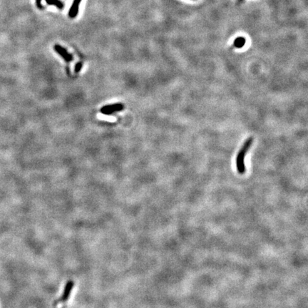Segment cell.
<instances>
[{
    "mask_svg": "<svg viewBox=\"0 0 308 308\" xmlns=\"http://www.w3.org/2000/svg\"><path fill=\"white\" fill-rule=\"evenodd\" d=\"M82 0H74L69 12V17L71 19H74L79 14V9Z\"/></svg>",
    "mask_w": 308,
    "mask_h": 308,
    "instance_id": "cell-5",
    "label": "cell"
},
{
    "mask_svg": "<svg viewBox=\"0 0 308 308\" xmlns=\"http://www.w3.org/2000/svg\"><path fill=\"white\" fill-rule=\"evenodd\" d=\"M42 0H36L37 7H38V9H41L43 8V5L42 4Z\"/></svg>",
    "mask_w": 308,
    "mask_h": 308,
    "instance_id": "cell-9",
    "label": "cell"
},
{
    "mask_svg": "<svg viewBox=\"0 0 308 308\" xmlns=\"http://www.w3.org/2000/svg\"><path fill=\"white\" fill-rule=\"evenodd\" d=\"M245 44H246V39L243 37H238L234 42L235 47L237 48L243 47Z\"/></svg>",
    "mask_w": 308,
    "mask_h": 308,
    "instance_id": "cell-7",
    "label": "cell"
},
{
    "mask_svg": "<svg viewBox=\"0 0 308 308\" xmlns=\"http://www.w3.org/2000/svg\"><path fill=\"white\" fill-rule=\"evenodd\" d=\"M48 5H54L59 9H63L64 8V4L60 0H45Z\"/></svg>",
    "mask_w": 308,
    "mask_h": 308,
    "instance_id": "cell-6",
    "label": "cell"
},
{
    "mask_svg": "<svg viewBox=\"0 0 308 308\" xmlns=\"http://www.w3.org/2000/svg\"><path fill=\"white\" fill-rule=\"evenodd\" d=\"M74 282H73L72 280H70V281L68 282L65 286L64 292H63L62 296L60 297V298H59L55 301V304L58 305L59 303H64V302H67V300L69 299L70 295L72 293V289L73 287H74Z\"/></svg>",
    "mask_w": 308,
    "mask_h": 308,
    "instance_id": "cell-2",
    "label": "cell"
},
{
    "mask_svg": "<svg viewBox=\"0 0 308 308\" xmlns=\"http://www.w3.org/2000/svg\"><path fill=\"white\" fill-rule=\"evenodd\" d=\"M83 67V63L82 62H78L77 64L75 65V67H74V72L76 74H77V73H79L81 70H82V68Z\"/></svg>",
    "mask_w": 308,
    "mask_h": 308,
    "instance_id": "cell-8",
    "label": "cell"
},
{
    "mask_svg": "<svg viewBox=\"0 0 308 308\" xmlns=\"http://www.w3.org/2000/svg\"><path fill=\"white\" fill-rule=\"evenodd\" d=\"M241 1H242V0H241Z\"/></svg>",
    "mask_w": 308,
    "mask_h": 308,
    "instance_id": "cell-10",
    "label": "cell"
},
{
    "mask_svg": "<svg viewBox=\"0 0 308 308\" xmlns=\"http://www.w3.org/2000/svg\"><path fill=\"white\" fill-rule=\"evenodd\" d=\"M252 141H253V138L252 137H250L246 141V142L244 143L243 146H242L241 150L239 151V152L237 155L236 157V167L237 170H238V173L240 174H243L246 172V166H245V157H246V153L248 151L250 147H251Z\"/></svg>",
    "mask_w": 308,
    "mask_h": 308,
    "instance_id": "cell-1",
    "label": "cell"
},
{
    "mask_svg": "<svg viewBox=\"0 0 308 308\" xmlns=\"http://www.w3.org/2000/svg\"><path fill=\"white\" fill-rule=\"evenodd\" d=\"M54 49L55 50V52H56L59 56H61L62 59H64L66 62L69 63L73 61V59H74V58H73L72 54H70V53L68 52L65 48L62 47L61 45L55 44Z\"/></svg>",
    "mask_w": 308,
    "mask_h": 308,
    "instance_id": "cell-4",
    "label": "cell"
},
{
    "mask_svg": "<svg viewBox=\"0 0 308 308\" xmlns=\"http://www.w3.org/2000/svg\"><path fill=\"white\" fill-rule=\"evenodd\" d=\"M123 109L122 103H115V104L107 105L101 108V113L105 115H112V113L121 112Z\"/></svg>",
    "mask_w": 308,
    "mask_h": 308,
    "instance_id": "cell-3",
    "label": "cell"
}]
</instances>
